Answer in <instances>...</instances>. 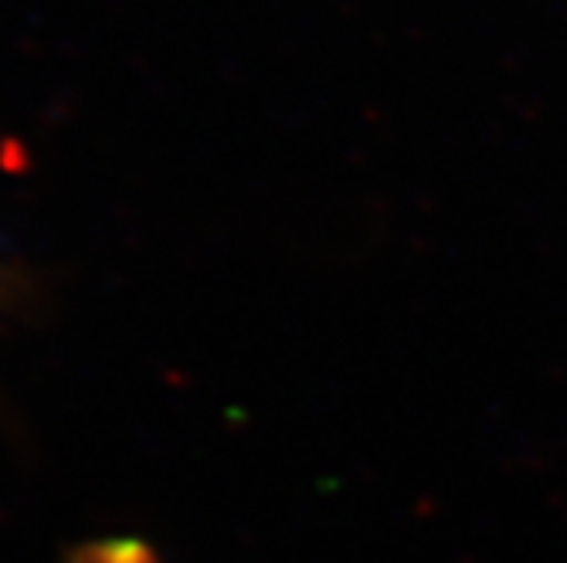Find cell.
<instances>
[{
    "label": "cell",
    "mask_w": 567,
    "mask_h": 563,
    "mask_svg": "<svg viewBox=\"0 0 567 563\" xmlns=\"http://www.w3.org/2000/svg\"><path fill=\"white\" fill-rule=\"evenodd\" d=\"M75 563H157V553L140 540L120 536V540H99L82 546L75 553Z\"/></svg>",
    "instance_id": "cell-1"
}]
</instances>
